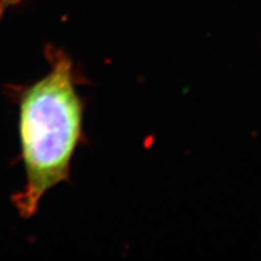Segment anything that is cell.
Returning a JSON list of instances; mask_svg holds the SVG:
<instances>
[{"mask_svg": "<svg viewBox=\"0 0 261 261\" xmlns=\"http://www.w3.org/2000/svg\"><path fill=\"white\" fill-rule=\"evenodd\" d=\"M50 70L17 90L18 137L25 181L12 196L24 219L38 213L45 195L70 178L71 162L84 139L85 103L77 73L67 52L46 48Z\"/></svg>", "mask_w": 261, "mask_h": 261, "instance_id": "cell-1", "label": "cell"}, {"mask_svg": "<svg viewBox=\"0 0 261 261\" xmlns=\"http://www.w3.org/2000/svg\"><path fill=\"white\" fill-rule=\"evenodd\" d=\"M23 0H0V19H2L8 10L15 8V6L21 4Z\"/></svg>", "mask_w": 261, "mask_h": 261, "instance_id": "cell-2", "label": "cell"}]
</instances>
